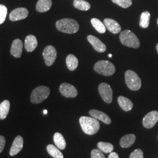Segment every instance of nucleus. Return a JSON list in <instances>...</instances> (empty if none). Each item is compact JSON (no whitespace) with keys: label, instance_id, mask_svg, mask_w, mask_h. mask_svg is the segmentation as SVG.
I'll return each instance as SVG.
<instances>
[{"label":"nucleus","instance_id":"nucleus-14","mask_svg":"<svg viewBox=\"0 0 158 158\" xmlns=\"http://www.w3.org/2000/svg\"><path fill=\"white\" fill-rule=\"evenodd\" d=\"M104 24L105 25L106 28L113 34H118L121 31L120 25L113 19L106 18L104 20Z\"/></svg>","mask_w":158,"mask_h":158},{"label":"nucleus","instance_id":"nucleus-21","mask_svg":"<svg viewBox=\"0 0 158 158\" xmlns=\"http://www.w3.org/2000/svg\"><path fill=\"white\" fill-rule=\"evenodd\" d=\"M66 62L67 67L70 71L75 70L79 64V60L77 58L72 54L68 55L66 59Z\"/></svg>","mask_w":158,"mask_h":158},{"label":"nucleus","instance_id":"nucleus-29","mask_svg":"<svg viewBox=\"0 0 158 158\" xmlns=\"http://www.w3.org/2000/svg\"><path fill=\"white\" fill-rule=\"evenodd\" d=\"M114 3L117 4L118 6L123 8H127L132 4V0H111Z\"/></svg>","mask_w":158,"mask_h":158},{"label":"nucleus","instance_id":"nucleus-12","mask_svg":"<svg viewBox=\"0 0 158 158\" xmlns=\"http://www.w3.org/2000/svg\"><path fill=\"white\" fill-rule=\"evenodd\" d=\"M87 39L97 52L100 53H104L106 51V46L98 38L90 35L87 36Z\"/></svg>","mask_w":158,"mask_h":158},{"label":"nucleus","instance_id":"nucleus-26","mask_svg":"<svg viewBox=\"0 0 158 158\" xmlns=\"http://www.w3.org/2000/svg\"><path fill=\"white\" fill-rule=\"evenodd\" d=\"M73 6L76 9L85 11L89 10L91 8L90 3L85 0H74Z\"/></svg>","mask_w":158,"mask_h":158},{"label":"nucleus","instance_id":"nucleus-24","mask_svg":"<svg viewBox=\"0 0 158 158\" xmlns=\"http://www.w3.org/2000/svg\"><path fill=\"white\" fill-rule=\"evenodd\" d=\"M48 153L53 158H63V155L59 148L53 145L49 144L46 148Z\"/></svg>","mask_w":158,"mask_h":158},{"label":"nucleus","instance_id":"nucleus-33","mask_svg":"<svg viewBox=\"0 0 158 158\" xmlns=\"http://www.w3.org/2000/svg\"><path fill=\"white\" fill-rule=\"evenodd\" d=\"M6 139L4 136L0 135V153L2 152L6 145Z\"/></svg>","mask_w":158,"mask_h":158},{"label":"nucleus","instance_id":"nucleus-15","mask_svg":"<svg viewBox=\"0 0 158 158\" xmlns=\"http://www.w3.org/2000/svg\"><path fill=\"white\" fill-rule=\"evenodd\" d=\"M89 114L92 117L100 120L106 124H110L111 120L106 113L97 110H90L89 111Z\"/></svg>","mask_w":158,"mask_h":158},{"label":"nucleus","instance_id":"nucleus-34","mask_svg":"<svg viewBox=\"0 0 158 158\" xmlns=\"http://www.w3.org/2000/svg\"><path fill=\"white\" fill-rule=\"evenodd\" d=\"M108 158H119L118 155L115 152H111L108 156Z\"/></svg>","mask_w":158,"mask_h":158},{"label":"nucleus","instance_id":"nucleus-25","mask_svg":"<svg viewBox=\"0 0 158 158\" xmlns=\"http://www.w3.org/2000/svg\"><path fill=\"white\" fill-rule=\"evenodd\" d=\"M91 23L93 27L94 28L97 32L100 34H104L106 31V28L104 23H102L100 20L97 18H92L91 19Z\"/></svg>","mask_w":158,"mask_h":158},{"label":"nucleus","instance_id":"nucleus-22","mask_svg":"<svg viewBox=\"0 0 158 158\" xmlns=\"http://www.w3.org/2000/svg\"><path fill=\"white\" fill-rule=\"evenodd\" d=\"M53 141L59 149L63 150L66 147V142L63 136L59 132H56L53 136Z\"/></svg>","mask_w":158,"mask_h":158},{"label":"nucleus","instance_id":"nucleus-6","mask_svg":"<svg viewBox=\"0 0 158 158\" xmlns=\"http://www.w3.org/2000/svg\"><path fill=\"white\" fill-rule=\"evenodd\" d=\"M49 87L40 85L35 88L31 95V102L34 104H40L46 100L50 94Z\"/></svg>","mask_w":158,"mask_h":158},{"label":"nucleus","instance_id":"nucleus-23","mask_svg":"<svg viewBox=\"0 0 158 158\" xmlns=\"http://www.w3.org/2000/svg\"><path fill=\"white\" fill-rule=\"evenodd\" d=\"M10 108V102L6 100L0 104V119H6L8 115Z\"/></svg>","mask_w":158,"mask_h":158},{"label":"nucleus","instance_id":"nucleus-28","mask_svg":"<svg viewBox=\"0 0 158 158\" xmlns=\"http://www.w3.org/2000/svg\"><path fill=\"white\" fill-rule=\"evenodd\" d=\"M97 147L102 152L106 153L112 152L114 150V146L113 144L108 142H99L97 143Z\"/></svg>","mask_w":158,"mask_h":158},{"label":"nucleus","instance_id":"nucleus-7","mask_svg":"<svg viewBox=\"0 0 158 158\" xmlns=\"http://www.w3.org/2000/svg\"><path fill=\"white\" fill-rule=\"evenodd\" d=\"M98 90L103 101L110 104L113 100V90L107 83H102L98 85Z\"/></svg>","mask_w":158,"mask_h":158},{"label":"nucleus","instance_id":"nucleus-1","mask_svg":"<svg viewBox=\"0 0 158 158\" xmlns=\"http://www.w3.org/2000/svg\"><path fill=\"white\" fill-rule=\"evenodd\" d=\"M81 128L85 134L87 135H94L100 128V125L98 119L93 117L82 116L79 119Z\"/></svg>","mask_w":158,"mask_h":158},{"label":"nucleus","instance_id":"nucleus-3","mask_svg":"<svg viewBox=\"0 0 158 158\" xmlns=\"http://www.w3.org/2000/svg\"><path fill=\"white\" fill-rule=\"evenodd\" d=\"M119 40L123 45L136 49L140 46V42L135 34L130 30H125L121 32Z\"/></svg>","mask_w":158,"mask_h":158},{"label":"nucleus","instance_id":"nucleus-8","mask_svg":"<svg viewBox=\"0 0 158 158\" xmlns=\"http://www.w3.org/2000/svg\"><path fill=\"white\" fill-rule=\"evenodd\" d=\"M42 55L46 65L48 66H51L56 60L57 57L56 50L53 46H47L44 49Z\"/></svg>","mask_w":158,"mask_h":158},{"label":"nucleus","instance_id":"nucleus-36","mask_svg":"<svg viewBox=\"0 0 158 158\" xmlns=\"http://www.w3.org/2000/svg\"><path fill=\"white\" fill-rule=\"evenodd\" d=\"M156 51H157V52H158V43L157 44V45H156Z\"/></svg>","mask_w":158,"mask_h":158},{"label":"nucleus","instance_id":"nucleus-13","mask_svg":"<svg viewBox=\"0 0 158 158\" xmlns=\"http://www.w3.org/2000/svg\"><path fill=\"white\" fill-rule=\"evenodd\" d=\"M23 139L21 136H17L15 138L14 141L12 143L10 151V155L11 156H14L17 155L23 149Z\"/></svg>","mask_w":158,"mask_h":158},{"label":"nucleus","instance_id":"nucleus-5","mask_svg":"<svg viewBox=\"0 0 158 158\" xmlns=\"http://www.w3.org/2000/svg\"><path fill=\"white\" fill-rule=\"evenodd\" d=\"M125 81L130 90L137 91L141 87V80L134 71L128 70L125 73Z\"/></svg>","mask_w":158,"mask_h":158},{"label":"nucleus","instance_id":"nucleus-11","mask_svg":"<svg viewBox=\"0 0 158 158\" xmlns=\"http://www.w3.org/2000/svg\"><path fill=\"white\" fill-rule=\"evenodd\" d=\"M28 10L25 8H18L14 10L10 14L11 21H17L25 19L28 16Z\"/></svg>","mask_w":158,"mask_h":158},{"label":"nucleus","instance_id":"nucleus-30","mask_svg":"<svg viewBox=\"0 0 158 158\" xmlns=\"http://www.w3.org/2000/svg\"><path fill=\"white\" fill-rule=\"evenodd\" d=\"M7 15V8L6 6L0 4V24L4 23Z\"/></svg>","mask_w":158,"mask_h":158},{"label":"nucleus","instance_id":"nucleus-31","mask_svg":"<svg viewBox=\"0 0 158 158\" xmlns=\"http://www.w3.org/2000/svg\"><path fill=\"white\" fill-rule=\"evenodd\" d=\"M91 158H106L101 150L93 149L91 152Z\"/></svg>","mask_w":158,"mask_h":158},{"label":"nucleus","instance_id":"nucleus-35","mask_svg":"<svg viewBox=\"0 0 158 158\" xmlns=\"http://www.w3.org/2000/svg\"><path fill=\"white\" fill-rule=\"evenodd\" d=\"M44 114H48V111H47L46 110H45L44 111Z\"/></svg>","mask_w":158,"mask_h":158},{"label":"nucleus","instance_id":"nucleus-2","mask_svg":"<svg viewBox=\"0 0 158 158\" xmlns=\"http://www.w3.org/2000/svg\"><path fill=\"white\" fill-rule=\"evenodd\" d=\"M56 27L58 31L63 33L75 34L79 31V24L73 19L64 18L57 21Z\"/></svg>","mask_w":158,"mask_h":158},{"label":"nucleus","instance_id":"nucleus-20","mask_svg":"<svg viewBox=\"0 0 158 158\" xmlns=\"http://www.w3.org/2000/svg\"><path fill=\"white\" fill-rule=\"evenodd\" d=\"M52 0H39L36 6V10L39 12H45L51 9Z\"/></svg>","mask_w":158,"mask_h":158},{"label":"nucleus","instance_id":"nucleus-9","mask_svg":"<svg viewBox=\"0 0 158 158\" xmlns=\"http://www.w3.org/2000/svg\"><path fill=\"white\" fill-rule=\"evenodd\" d=\"M59 91L63 96L66 98H74L78 94L76 88L73 85L68 83H64L60 85Z\"/></svg>","mask_w":158,"mask_h":158},{"label":"nucleus","instance_id":"nucleus-4","mask_svg":"<svg viewBox=\"0 0 158 158\" xmlns=\"http://www.w3.org/2000/svg\"><path fill=\"white\" fill-rule=\"evenodd\" d=\"M94 70L97 73L105 76L113 75L115 72V68L113 63L108 60H99L94 66Z\"/></svg>","mask_w":158,"mask_h":158},{"label":"nucleus","instance_id":"nucleus-38","mask_svg":"<svg viewBox=\"0 0 158 158\" xmlns=\"http://www.w3.org/2000/svg\"><path fill=\"white\" fill-rule=\"evenodd\" d=\"M157 24H158V19H157Z\"/></svg>","mask_w":158,"mask_h":158},{"label":"nucleus","instance_id":"nucleus-18","mask_svg":"<svg viewBox=\"0 0 158 158\" xmlns=\"http://www.w3.org/2000/svg\"><path fill=\"white\" fill-rule=\"evenodd\" d=\"M136 136L134 134H130L123 136L120 139V146L123 148H127L132 146L135 141Z\"/></svg>","mask_w":158,"mask_h":158},{"label":"nucleus","instance_id":"nucleus-10","mask_svg":"<svg viewBox=\"0 0 158 158\" xmlns=\"http://www.w3.org/2000/svg\"><path fill=\"white\" fill-rule=\"evenodd\" d=\"M158 121V112L152 111L148 113L143 117L142 124L145 128H151L153 127Z\"/></svg>","mask_w":158,"mask_h":158},{"label":"nucleus","instance_id":"nucleus-37","mask_svg":"<svg viewBox=\"0 0 158 158\" xmlns=\"http://www.w3.org/2000/svg\"><path fill=\"white\" fill-rule=\"evenodd\" d=\"M108 56L110 57H112V55H111V54H109V55H108Z\"/></svg>","mask_w":158,"mask_h":158},{"label":"nucleus","instance_id":"nucleus-32","mask_svg":"<svg viewBox=\"0 0 158 158\" xmlns=\"http://www.w3.org/2000/svg\"><path fill=\"white\" fill-rule=\"evenodd\" d=\"M130 158H143V151L140 149H136L130 154Z\"/></svg>","mask_w":158,"mask_h":158},{"label":"nucleus","instance_id":"nucleus-16","mask_svg":"<svg viewBox=\"0 0 158 158\" xmlns=\"http://www.w3.org/2000/svg\"><path fill=\"white\" fill-rule=\"evenodd\" d=\"M23 44L22 41L19 39L15 40L12 44L11 48V54L16 58H19L23 53Z\"/></svg>","mask_w":158,"mask_h":158},{"label":"nucleus","instance_id":"nucleus-19","mask_svg":"<svg viewBox=\"0 0 158 158\" xmlns=\"http://www.w3.org/2000/svg\"><path fill=\"white\" fill-rule=\"evenodd\" d=\"M119 106L124 111H130L133 108V103L127 97L119 96L118 97Z\"/></svg>","mask_w":158,"mask_h":158},{"label":"nucleus","instance_id":"nucleus-27","mask_svg":"<svg viewBox=\"0 0 158 158\" xmlns=\"http://www.w3.org/2000/svg\"><path fill=\"white\" fill-rule=\"evenodd\" d=\"M151 19V14L149 12H143L141 15L139 25L142 28H147L149 25V22Z\"/></svg>","mask_w":158,"mask_h":158},{"label":"nucleus","instance_id":"nucleus-17","mask_svg":"<svg viewBox=\"0 0 158 158\" xmlns=\"http://www.w3.org/2000/svg\"><path fill=\"white\" fill-rule=\"evenodd\" d=\"M24 46L26 51L29 52L35 51L38 46V40L33 35H28L25 38Z\"/></svg>","mask_w":158,"mask_h":158}]
</instances>
